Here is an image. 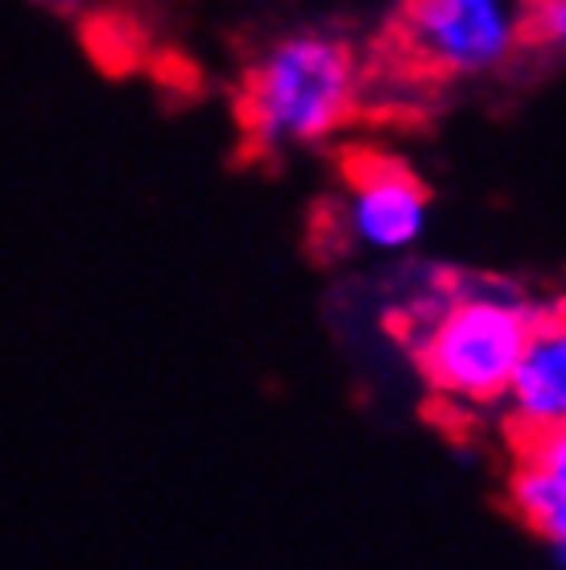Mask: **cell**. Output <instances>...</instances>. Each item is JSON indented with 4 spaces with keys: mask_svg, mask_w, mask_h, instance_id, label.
Segmentation results:
<instances>
[{
    "mask_svg": "<svg viewBox=\"0 0 566 570\" xmlns=\"http://www.w3.org/2000/svg\"><path fill=\"white\" fill-rule=\"evenodd\" d=\"M355 58L352 46L326 33H294L244 75L241 129L256 154L282 145H311L352 120Z\"/></svg>",
    "mask_w": 566,
    "mask_h": 570,
    "instance_id": "cell-1",
    "label": "cell"
},
{
    "mask_svg": "<svg viewBox=\"0 0 566 570\" xmlns=\"http://www.w3.org/2000/svg\"><path fill=\"white\" fill-rule=\"evenodd\" d=\"M541 311L509 294H471L451 302L418 347L426 381L447 397L488 405L505 397L513 368L529 335L538 331Z\"/></svg>",
    "mask_w": 566,
    "mask_h": 570,
    "instance_id": "cell-2",
    "label": "cell"
},
{
    "mask_svg": "<svg viewBox=\"0 0 566 570\" xmlns=\"http://www.w3.org/2000/svg\"><path fill=\"white\" fill-rule=\"evenodd\" d=\"M401 58L426 75L496 71L521 42V0H406L393 21Z\"/></svg>",
    "mask_w": 566,
    "mask_h": 570,
    "instance_id": "cell-3",
    "label": "cell"
},
{
    "mask_svg": "<svg viewBox=\"0 0 566 570\" xmlns=\"http://www.w3.org/2000/svg\"><path fill=\"white\" fill-rule=\"evenodd\" d=\"M352 183V228L372 248H406L426 228V186L393 157H348Z\"/></svg>",
    "mask_w": 566,
    "mask_h": 570,
    "instance_id": "cell-4",
    "label": "cell"
},
{
    "mask_svg": "<svg viewBox=\"0 0 566 570\" xmlns=\"http://www.w3.org/2000/svg\"><path fill=\"white\" fill-rule=\"evenodd\" d=\"M513 509L554 550L566 546V439L563 426H517Z\"/></svg>",
    "mask_w": 566,
    "mask_h": 570,
    "instance_id": "cell-5",
    "label": "cell"
},
{
    "mask_svg": "<svg viewBox=\"0 0 566 570\" xmlns=\"http://www.w3.org/2000/svg\"><path fill=\"white\" fill-rule=\"evenodd\" d=\"M517 405L521 426H563L566 417V335L563 314L541 311L538 331L529 335L521 360L505 389Z\"/></svg>",
    "mask_w": 566,
    "mask_h": 570,
    "instance_id": "cell-6",
    "label": "cell"
},
{
    "mask_svg": "<svg viewBox=\"0 0 566 570\" xmlns=\"http://www.w3.org/2000/svg\"><path fill=\"white\" fill-rule=\"evenodd\" d=\"M566 33V0H521V42L550 46Z\"/></svg>",
    "mask_w": 566,
    "mask_h": 570,
    "instance_id": "cell-7",
    "label": "cell"
},
{
    "mask_svg": "<svg viewBox=\"0 0 566 570\" xmlns=\"http://www.w3.org/2000/svg\"><path fill=\"white\" fill-rule=\"evenodd\" d=\"M38 9H46V13H62V17H71V13H84L91 0H33Z\"/></svg>",
    "mask_w": 566,
    "mask_h": 570,
    "instance_id": "cell-8",
    "label": "cell"
}]
</instances>
